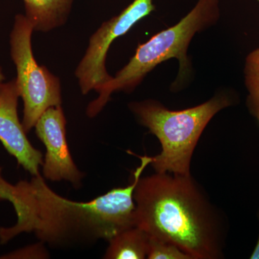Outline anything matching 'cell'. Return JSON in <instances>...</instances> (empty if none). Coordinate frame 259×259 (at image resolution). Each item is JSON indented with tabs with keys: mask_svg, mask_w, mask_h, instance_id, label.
Segmentation results:
<instances>
[{
	"mask_svg": "<svg viewBox=\"0 0 259 259\" xmlns=\"http://www.w3.org/2000/svg\"><path fill=\"white\" fill-rule=\"evenodd\" d=\"M153 0H134L122 12L102 24L89 40L88 49L75 71L82 95L99 89L112 79L106 69L107 53L112 42L125 35L140 20L155 10Z\"/></svg>",
	"mask_w": 259,
	"mask_h": 259,
	"instance_id": "obj_6",
	"label": "cell"
},
{
	"mask_svg": "<svg viewBox=\"0 0 259 259\" xmlns=\"http://www.w3.org/2000/svg\"><path fill=\"white\" fill-rule=\"evenodd\" d=\"M0 167V200H7L11 202L14 192V185H11L3 178Z\"/></svg>",
	"mask_w": 259,
	"mask_h": 259,
	"instance_id": "obj_14",
	"label": "cell"
},
{
	"mask_svg": "<svg viewBox=\"0 0 259 259\" xmlns=\"http://www.w3.org/2000/svg\"><path fill=\"white\" fill-rule=\"evenodd\" d=\"M250 258L251 259H259V236L254 250H253V253L250 255Z\"/></svg>",
	"mask_w": 259,
	"mask_h": 259,
	"instance_id": "obj_15",
	"label": "cell"
},
{
	"mask_svg": "<svg viewBox=\"0 0 259 259\" xmlns=\"http://www.w3.org/2000/svg\"><path fill=\"white\" fill-rule=\"evenodd\" d=\"M66 125L64 110L59 105L46 110L34 127L47 149L42 175L51 182L65 180L79 188L85 175L73 161L66 141Z\"/></svg>",
	"mask_w": 259,
	"mask_h": 259,
	"instance_id": "obj_7",
	"label": "cell"
},
{
	"mask_svg": "<svg viewBox=\"0 0 259 259\" xmlns=\"http://www.w3.org/2000/svg\"><path fill=\"white\" fill-rule=\"evenodd\" d=\"M141 164L132 182L89 202L61 197L39 175L14 185L11 203L17 221L0 228V243L5 244L23 233H34L42 243L57 249L86 248L100 240L109 241L120 232L136 226L135 188L152 157L139 156Z\"/></svg>",
	"mask_w": 259,
	"mask_h": 259,
	"instance_id": "obj_1",
	"label": "cell"
},
{
	"mask_svg": "<svg viewBox=\"0 0 259 259\" xmlns=\"http://www.w3.org/2000/svg\"><path fill=\"white\" fill-rule=\"evenodd\" d=\"M41 244L26 247L23 249L13 252V253L6 255V256H8L6 258H30L29 256H32V258H46L47 254Z\"/></svg>",
	"mask_w": 259,
	"mask_h": 259,
	"instance_id": "obj_13",
	"label": "cell"
},
{
	"mask_svg": "<svg viewBox=\"0 0 259 259\" xmlns=\"http://www.w3.org/2000/svg\"><path fill=\"white\" fill-rule=\"evenodd\" d=\"M33 26L25 15L15 16L10 35V56L16 68L19 95L23 101V128L28 134L46 110L62 103L59 78L37 64L32 48Z\"/></svg>",
	"mask_w": 259,
	"mask_h": 259,
	"instance_id": "obj_5",
	"label": "cell"
},
{
	"mask_svg": "<svg viewBox=\"0 0 259 259\" xmlns=\"http://www.w3.org/2000/svg\"><path fill=\"white\" fill-rule=\"evenodd\" d=\"M20 95L15 79L0 83V142L32 177L40 175L42 153L30 144L18 112Z\"/></svg>",
	"mask_w": 259,
	"mask_h": 259,
	"instance_id": "obj_8",
	"label": "cell"
},
{
	"mask_svg": "<svg viewBox=\"0 0 259 259\" xmlns=\"http://www.w3.org/2000/svg\"><path fill=\"white\" fill-rule=\"evenodd\" d=\"M147 258L192 259L190 255L171 242L149 236Z\"/></svg>",
	"mask_w": 259,
	"mask_h": 259,
	"instance_id": "obj_12",
	"label": "cell"
},
{
	"mask_svg": "<svg viewBox=\"0 0 259 259\" xmlns=\"http://www.w3.org/2000/svg\"><path fill=\"white\" fill-rule=\"evenodd\" d=\"M134 198L136 226L148 236L171 242L192 259L223 256L224 221L191 175L141 177Z\"/></svg>",
	"mask_w": 259,
	"mask_h": 259,
	"instance_id": "obj_2",
	"label": "cell"
},
{
	"mask_svg": "<svg viewBox=\"0 0 259 259\" xmlns=\"http://www.w3.org/2000/svg\"><path fill=\"white\" fill-rule=\"evenodd\" d=\"M5 80V76L4 73H3V69L0 66V83L3 82Z\"/></svg>",
	"mask_w": 259,
	"mask_h": 259,
	"instance_id": "obj_16",
	"label": "cell"
},
{
	"mask_svg": "<svg viewBox=\"0 0 259 259\" xmlns=\"http://www.w3.org/2000/svg\"><path fill=\"white\" fill-rule=\"evenodd\" d=\"M256 1H258V3H259V0H256Z\"/></svg>",
	"mask_w": 259,
	"mask_h": 259,
	"instance_id": "obj_17",
	"label": "cell"
},
{
	"mask_svg": "<svg viewBox=\"0 0 259 259\" xmlns=\"http://www.w3.org/2000/svg\"><path fill=\"white\" fill-rule=\"evenodd\" d=\"M244 74L245 87L248 93L247 104L259 122V48L247 56Z\"/></svg>",
	"mask_w": 259,
	"mask_h": 259,
	"instance_id": "obj_11",
	"label": "cell"
},
{
	"mask_svg": "<svg viewBox=\"0 0 259 259\" xmlns=\"http://www.w3.org/2000/svg\"><path fill=\"white\" fill-rule=\"evenodd\" d=\"M109 242L105 259H144L147 258L148 235L137 226L120 232Z\"/></svg>",
	"mask_w": 259,
	"mask_h": 259,
	"instance_id": "obj_10",
	"label": "cell"
},
{
	"mask_svg": "<svg viewBox=\"0 0 259 259\" xmlns=\"http://www.w3.org/2000/svg\"><path fill=\"white\" fill-rule=\"evenodd\" d=\"M220 17L219 0H198L195 7L177 25L162 30L140 44L128 64L99 89L98 97L90 102L86 113L93 118L103 110L114 92L131 93L158 64L175 58L180 62L178 84L190 73L187 49L197 32L212 26Z\"/></svg>",
	"mask_w": 259,
	"mask_h": 259,
	"instance_id": "obj_3",
	"label": "cell"
},
{
	"mask_svg": "<svg viewBox=\"0 0 259 259\" xmlns=\"http://www.w3.org/2000/svg\"><path fill=\"white\" fill-rule=\"evenodd\" d=\"M231 105V97L218 94L202 105L179 111L153 100L131 102L129 107L139 123L161 143V153L151 163L156 171L190 176L192 155L201 135L218 112Z\"/></svg>",
	"mask_w": 259,
	"mask_h": 259,
	"instance_id": "obj_4",
	"label": "cell"
},
{
	"mask_svg": "<svg viewBox=\"0 0 259 259\" xmlns=\"http://www.w3.org/2000/svg\"><path fill=\"white\" fill-rule=\"evenodd\" d=\"M25 15L34 31L48 32L63 26L74 0H23Z\"/></svg>",
	"mask_w": 259,
	"mask_h": 259,
	"instance_id": "obj_9",
	"label": "cell"
}]
</instances>
